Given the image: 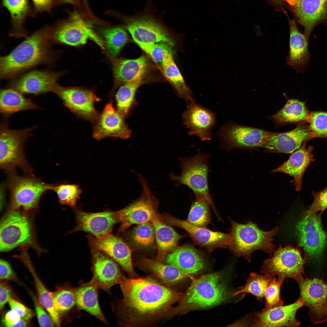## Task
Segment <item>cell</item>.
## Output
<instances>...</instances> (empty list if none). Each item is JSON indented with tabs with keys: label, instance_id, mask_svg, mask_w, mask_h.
Masks as SVG:
<instances>
[{
	"label": "cell",
	"instance_id": "obj_3",
	"mask_svg": "<svg viewBox=\"0 0 327 327\" xmlns=\"http://www.w3.org/2000/svg\"><path fill=\"white\" fill-rule=\"evenodd\" d=\"M191 284L183 294L179 304L172 307L165 318L184 314L192 310L208 308L228 300L232 296L223 273L216 272L198 277L187 275Z\"/></svg>",
	"mask_w": 327,
	"mask_h": 327
},
{
	"label": "cell",
	"instance_id": "obj_10",
	"mask_svg": "<svg viewBox=\"0 0 327 327\" xmlns=\"http://www.w3.org/2000/svg\"><path fill=\"white\" fill-rule=\"evenodd\" d=\"M277 133L239 125L229 121L217 133L221 147L227 151L238 148L260 147L265 139Z\"/></svg>",
	"mask_w": 327,
	"mask_h": 327
},
{
	"label": "cell",
	"instance_id": "obj_39",
	"mask_svg": "<svg viewBox=\"0 0 327 327\" xmlns=\"http://www.w3.org/2000/svg\"><path fill=\"white\" fill-rule=\"evenodd\" d=\"M145 77L122 85L115 95L117 110L124 118L129 114L138 88L146 82Z\"/></svg>",
	"mask_w": 327,
	"mask_h": 327
},
{
	"label": "cell",
	"instance_id": "obj_26",
	"mask_svg": "<svg viewBox=\"0 0 327 327\" xmlns=\"http://www.w3.org/2000/svg\"><path fill=\"white\" fill-rule=\"evenodd\" d=\"M76 211L77 225L72 233L82 231L99 238L111 233L114 225L118 222L116 211L91 213Z\"/></svg>",
	"mask_w": 327,
	"mask_h": 327
},
{
	"label": "cell",
	"instance_id": "obj_47",
	"mask_svg": "<svg viewBox=\"0 0 327 327\" xmlns=\"http://www.w3.org/2000/svg\"><path fill=\"white\" fill-rule=\"evenodd\" d=\"M284 279L280 277H278V279L275 278L269 283L264 295L266 304L262 310H266L284 305V302L280 296V291Z\"/></svg>",
	"mask_w": 327,
	"mask_h": 327
},
{
	"label": "cell",
	"instance_id": "obj_28",
	"mask_svg": "<svg viewBox=\"0 0 327 327\" xmlns=\"http://www.w3.org/2000/svg\"><path fill=\"white\" fill-rule=\"evenodd\" d=\"M314 148L306 147V142L292 153L289 159L272 172H281L289 175L293 178L292 182L297 191L302 189L304 173L311 163L315 160L312 154Z\"/></svg>",
	"mask_w": 327,
	"mask_h": 327
},
{
	"label": "cell",
	"instance_id": "obj_23",
	"mask_svg": "<svg viewBox=\"0 0 327 327\" xmlns=\"http://www.w3.org/2000/svg\"><path fill=\"white\" fill-rule=\"evenodd\" d=\"M312 138L309 127L300 124L292 130L267 137L260 147L271 152L291 154Z\"/></svg>",
	"mask_w": 327,
	"mask_h": 327
},
{
	"label": "cell",
	"instance_id": "obj_40",
	"mask_svg": "<svg viewBox=\"0 0 327 327\" xmlns=\"http://www.w3.org/2000/svg\"><path fill=\"white\" fill-rule=\"evenodd\" d=\"M99 31L104 39L105 48L108 55L117 57L129 39L125 30L117 27L102 28Z\"/></svg>",
	"mask_w": 327,
	"mask_h": 327
},
{
	"label": "cell",
	"instance_id": "obj_8",
	"mask_svg": "<svg viewBox=\"0 0 327 327\" xmlns=\"http://www.w3.org/2000/svg\"><path fill=\"white\" fill-rule=\"evenodd\" d=\"M8 173L7 187L12 209L22 208L27 212L37 208L43 194L49 190L50 184L34 175L20 176L15 172Z\"/></svg>",
	"mask_w": 327,
	"mask_h": 327
},
{
	"label": "cell",
	"instance_id": "obj_12",
	"mask_svg": "<svg viewBox=\"0 0 327 327\" xmlns=\"http://www.w3.org/2000/svg\"><path fill=\"white\" fill-rule=\"evenodd\" d=\"M142 187L140 197L123 209L116 211L121 225L119 232L124 231L133 224H139L150 221L157 206V201L145 179L137 174Z\"/></svg>",
	"mask_w": 327,
	"mask_h": 327
},
{
	"label": "cell",
	"instance_id": "obj_50",
	"mask_svg": "<svg viewBox=\"0 0 327 327\" xmlns=\"http://www.w3.org/2000/svg\"><path fill=\"white\" fill-rule=\"evenodd\" d=\"M38 324L41 327H52L55 325L49 314L39 302L37 296L31 294Z\"/></svg>",
	"mask_w": 327,
	"mask_h": 327
},
{
	"label": "cell",
	"instance_id": "obj_59",
	"mask_svg": "<svg viewBox=\"0 0 327 327\" xmlns=\"http://www.w3.org/2000/svg\"><path fill=\"white\" fill-rule=\"evenodd\" d=\"M274 2H276L278 3H280L284 1V0H272Z\"/></svg>",
	"mask_w": 327,
	"mask_h": 327
},
{
	"label": "cell",
	"instance_id": "obj_45",
	"mask_svg": "<svg viewBox=\"0 0 327 327\" xmlns=\"http://www.w3.org/2000/svg\"><path fill=\"white\" fill-rule=\"evenodd\" d=\"M307 121L312 138L327 139V111L311 112Z\"/></svg>",
	"mask_w": 327,
	"mask_h": 327
},
{
	"label": "cell",
	"instance_id": "obj_22",
	"mask_svg": "<svg viewBox=\"0 0 327 327\" xmlns=\"http://www.w3.org/2000/svg\"><path fill=\"white\" fill-rule=\"evenodd\" d=\"M164 218L168 223L186 231L197 244L209 250L219 247H229L230 245L231 239L230 233L226 234L213 231L205 227L195 226L186 220L179 219L169 215H165Z\"/></svg>",
	"mask_w": 327,
	"mask_h": 327
},
{
	"label": "cell",
	"instance_id": "obj_49",
	"mask_svg": "<svg viewBox=\"0 0 327 327\" xmlns=\"http://www.w3.org/2000/svg\"><path fill=\"white\" fill-rule=\"evenodd\" d=\"M312 194L313 202L309 209L302 213L301 218L309 216L319 211H323L327 208V186L319 192L313 191Z\"/></svg>",
	"mask_w": 327,
	"mask_h": 327
},
{
	"label": "cell",
	"instance_id": "obj_34",
	"mask_svg": "<svg viewBox=\"0 0 327 327\" xmlns=\"http://www.w3.org/2000/svg\"><path fill=\"white\" fill-rule=\"evenodd\" d=\"M163 74L171 84L179 96L187 104L194 102L192 92L187 86L173 60L172 51L165 54L162 64L159 66Z\"/></svg>",
	"mask_w": 327,
	"mask_h": 327
},
{
	"label": "cell",
	"instance_id": "obj_30",
	"mask_svg": "<svg viewBox=\"0 0 327 327\" xmlns=\"http://www.w3.org/2000/svg\"><path fill=\"white\" fill-rule=\"evenodd\" d=\"M164 259L167 264L176 267L187 275L196 274L205 267V262L201 255L189 246L176 248L167 255Z\"/></svg>",
	"mask_w": 327,
	"mask_h": 327
},
{
	"label": "cell",
	"instance_id": "obj_46",
	"mask_svg": "<svg viewBox=\"0 0 327 327\" xmlns=\"http://www.w3.org/2000/svg\"><path fill=\"white\" fill-rule=\"evenodd\" d=\"M132 238L134 243L139 246L150 245L153 243L155 238V230L153 224L148 222L138 224L133 231Z\"/></svg>",
	"mask_w": 327,
	"mask_h": 327
},
{
	"label": "cell",
	"instance_id": "obj_32",
	"mask_svg": "<svg viewBox=\"0 0 327 327\" xmlns=\"http://www.w3.org/2000/svg\"><path fill=\"white\" fill-rule=\"evenodd\" d=\"M156 210L153 213L150 221L153 224L158 249L157 260L162 262L169 252L177 247L183 236L170 226L163 223L156 214Z\"/></svg>",
	"mask_w": 327,
	"mask_h": 327
},
{
	"label": "cell",
	"instance_id": "obj_42",
	"mask_svg": "<svg viewBox=\"0 0 327 327\" xmlns=\"http://www.w3.org/2000/svg\"><path fill=\"white\" fill-rule=\"evenodd\" d=\"M195 199L192 203L187 221L191 225L206 227L210 220L209 205L205 197L195 195Z\"/></svg>",
	"mask_w": 327,
	"mask_h": 327
},
{
	"label": "cell",
	"instance_id": "obj_27",
	"mask_svg": "<svg viewBox=\"0 0 327 327\" xmlns=\"http://www.w3.org/2000/svg\"><path fill=\"white\" fill-rule=\"evenodd\" d=\"M303 306L299 299L285 306L276 307L256 313L251 326L298 327L300 323L296 318L297 311Z\"/></svg>",
	"mask_w": 327,
	"mask_h": 327
},
{
	"label": "cell",
	"instance_id": "obj_51",
	"mask_svg": "<svg viewBox=\"0 0 327 327\" xmlns=\"http://www.w3.org/2000/svg\"><path fill=\"white\" fill-rule=\"evenodd\" d=\"M28 321L21 319L15 311L11 309L5 315L2 320V324L7 327H24L28 325Z\"/></svg>",
	"mask_w": 327,
	"mask_h": 327
},
{
	"label": "cell",
	"instance_id": "obj_31",
	"mask_svg": "<svg viewBox=\"0 0 327 327\" xmlns=\"http://www.w3.org/2000/svg\"><path fill=\"white\" fill-rule=\"evenodd\" d=\"M139 267L159 283L169 286L188 277L176 267L161 262L143 257L138 264Z\"/></svg>",
	"mask_w": 327,
	"mask_h": 327
},
{
	"label": "cell",
	"instance_id": "obj_35",
	"mask_svg": "<svg viewBox=\"0 0 327 327\" xmlns=\"http://www.w3.org/2000/svg\"><path fill=\"white\" fill-rule=\"evenodd\" d=\"M98 289L91 280L82 283L75 289L76 304L79 309L87 311L107 324V322L99 304Z\"/></svg>",
	"mask_w": 327,
	"mask_h": 327
},
{
	"label": "cell",
	"instance_id": "obj_5",
	"mask_svg": "<svg viewBox=\"0 0 327 327\" xmlns=\"http://www.w3.org/2000/svg\"><path fill=\"white\" fill-rule=\"evenodd\" d=\"M36 127L13 130L5 122L1 124L0 166L2 170L8 173L19 168L25 174L33 175L32 167L25 157L24 147L26 140Z\"/></svg>",
	"mask_w": 327,
	"mask_h": 327
},
{
	"label": "cell",
	"instance_id": "obj_44",
	"mask_svg": "<svg viewBox=\"0 0 327 327\" xmlns=\"http://www.w3.org/2000/svg\"><path fill=\"white\" fill-rule=\"evenodd\" d=\"M53 295L54 307L60 315L70 310L76 303L75 288L70 286L58 287Z\"/></svg>",
	"mask_w": 327,
	"mask_h": 327
},
{
	"label": "cell",
	"instance_id": "obj_9",
	"mask_svg": "<svg viewBox=\"0 0 327 327\" xmlns=\"http://www.w3.org/2000/svg\"><path fill=\"white\" fill-rule=\"evenodd\" d=\"M305 262L297 248L291 245L280 246L273 251L271 257L264 261L260 271L264 274L295 279L304 273Z\"/></svg>",
	"mask_w": 327,
	"mask_h": 327
},
{
	"label": "cell",
	"instance_id": "obj_2",
	"mask_svg": "<svg viewBox=\"0 0 327 327\" xmlns=\"http://www.w3.org/2000/svg\"><path fill=\"white\" fill-rule=\"evenodd\" d=\"M50 27L34 32L8 55L0 58V78L12 79L37 66L54 64L58 51L54 50L50 38Z\"/></svg>",
	"mask_w": 327,
	"mask_h": 327
},
{
	"label": "cell",
	"instance_id": "obj_14",
	"mask_svg": "<svg viewBox=\"0 0 327 327\" xmlns=\"http://www.w3.org/2000/svg\"><path fill=\"white\" fill-rule=\"evenodd\" d=\"M126 28L140 47L155 43L165 42L174 46V41L167 30L153 18L148 16L124 17Z\"/></svg>",
	"mask_w": 327,
	"mask_h": 327
},
{
	"label": "cell",
	"instance_id": "obj_25",
	"mask_svg": "<svg viewBox=\"0 0 327 327\" xmlns=\"http://www.w3.org/2000/svg\"><path fill=\"white\" fill-rule=\"evenodd\" d=\"M182 120L189 129V135L197 136L201 141L211 139L212 129L216 123L215 115L212 112L194 102L187 105Z\"/></svg>",
	"mask_w": 327,
	"mask_h": 327
},
{
	"label": "cell",
	"instance_id": "obj_17",
	"mask_svg": "<svg viewBox=\"0 0 327 327\" xmlns=\"http://www.w3.org/2000/svg\"><path fill=\"white\" fill-rule=\"evenodd\" d=\"M301 218L296 226L299 245L310 257H317L324 250L327 239L320 216L314 213Z\"/></svg>",
	"mask_w": 327,
	"mask_h": 327
},
{
	"label": "cell",
	"instance_id": "obj_52",
	"mask_svg": "<svg viewBox=\"0 0 327 327\" xmlns=\"http://www.w3.org/2000/svg\"><path fill=\"white\" fill-rule=\"evenodd\" d=\"M8 303L11 309L16 312L21 319L28 322L35 315L33 311L14 298L11 299Z\"/></svg>",
	"mask_w": 327,
	"mask_h": 327
},
{
	"label": "cell",
	"instance_id": "obj_43",
	"mask_svg": "<svg viewBox=\"0 0 327 327\" xmlns=\"http://www.w3.org/2000/svg\"><path fill=\"white\" fill-rule=\"evenodd\" d=\"M49 190L53 191L56 194L61 204L71 207L75 206L78 200L82 193L80 187L74 184H50Z\"/></svg>",
	"mask_w": 327,
	"mask_h": 327
},
{
	"label": "cell",
	"instance_id": "obj_16",
	"mask_svg": "<svg viewBox=\"0 0 327 327\" xmlns=\"http://www.w3.org/2000/svg\"><path fill=\"white\" fill-rule=\"evenodd\" d=\"M64 72L48 70H34L19 75L9 84L12 88L23 94L38 95L54 93L59 84L58 81Z\"/></svg>",
	"mask_w": 327,
	"mask_h": 327
},
{
	"label": "cell",
	"instance_id": "obj_15",
	"mask_svg": "<svg viewBox=\"0 0 327 327\" xmlns=\"http://www.w3.org/2000/svg\"><path fill=\"white\" fill-rule=\"evenodd\" d=\"M54 93L65 106L80 117L94 122L100 115L95 107L94 103L101 100L92 89L64 87L58 85Z\"/></svg>",
	"mask_w": 327,
	"mask_h": 327
},
{
	"label": "cell",
	"instance_id": "obj_37",
	"mask_svg": "<svg viewBox=\"0 0 327 327\" xmlns=\"http://www.w3.org/2000/svg\"><path fill=\"white\" fill-rule=\"evenodd\" d=\"M311 112L305 102L290 99L281 110L269 118L276 125L280 126L307 121Z\"/></svg>",
	"mask_w": 327,
	"mask_h": 327
},
{
	"label": "cell",
	"instance_id": "obj_4",
	"mask_svg": "<svg viewBox=\"0 0 327 327\" xmlns=\"http://www.w3.org/2000/svg\"><path fill=\"white\" fill-rule=\"evenodd\" d=\"M231 223V239L229 247L236 255L250 262L252 254L256 250L271 255L275 246L273 237L278 232V227L264 231L251 221L244 224L233 220Z\"/></svg>",
	"mask_w": 327,
	"mask_h": 327
},
{
	"label": "cell",
	"instance_id": "obj_13",
	"mask_svg": "<svg viewBox=\"0 0 327 327\" xmlns=\"http://www.w3.org/2000/svg\"><path fill=\"white\" fill-rule=\"evenodd\" d=\"M8 213L2 219L0 226V250L9 251L30 242L31 225L27 216L16 210Z\"/></svg>",
	"mask_w": 327,
	"mask_h": 327
},
{
	"label": "cell",
	"instance_id": "obj_20",
	"mask_svg": "<svg viewBox=\"0 0 327 327\" xmlns=\"http://www.w3.org/2000/svg\"><path fill=\"white\" fill-rule=\"evenodd\" d=\"M89 238L93 247L112 258L130 277H137L132 263L131 250L120 238L110 233L99 238L91 236Z\"/></svg>",
	"mask_w": 327,
	"mask_h": 327
},
{
	"label": "cell",
	"instance_id": "obj_6",
	"mask_svg": "<svg viewBox=\"0 0 327 327\" xmlns=\"http://www.w3.org/2000/svg\"><path fill=\"white\" fill-rule=\"evenodd\" d=\"M68 14L67 18L50 27V38L52 44L78 47L91 40L105 51L104 42L94 31L92 22L76 10L69 12Z\"/></svg>",
	"mask_w": 327,
	"mask_h": 327
},
{
	"label": "cell",
	"instance_id": "obj_55",
	"mask_svg": "<svg viewBox=\"0 0 327 327\" xmlns=\"http://www.w3.org/2000/svg\"><path fill=\"white\" fill-rule=\"evenodd\" d=\"M0 279L19 281L9 263L2 259L0 260Z\"/></svg>",
	"mask_w": 327,
	"mask_h": 327
},
{
	"label": "cell",
	"instance_id": "obj_57",
	"mask_svg": "<svg viewBox=\"0 0 327 327\" xmlns=\"http://www.w3.org/2000/svg\"><path fill=\"white\" fill-rule=\"evenodd\" d=\"M0 207H2L5 199V187L4 184H2L0 186Z\"/></svg>",
	"mask_w": 327,
	"mask_h": 327
},
{
	"label": "cell",
	"instance_id": "obj_56",
	"mask_svg": "<svg viewBox=\"0 0 327 327\" xmlns=\"http://www.w3.org/2000/svg\"><path fill=\"white\" fill-rule=\"evenodd\" d=\"M56 5L69 4L74 5L80 9L83 16L87 18V14L84 6L82 0H55Z\"/></svg>",
	"mask_w": 327,
	"mask_h": 327
},
{
	"label": "cell",
	"instance_id": "obj_11",
	"mask_svg": "<svg viewBox=\"0 0 327 327\" xmlns=\"http://www.w3.org/2000/svg\"><path fill=\"white\" fill-rule=\"evenodd\" d=\"M300 290L299 299L303 306L309 309V315L315 324L327 320V284L321 279L304 278L302 275L295 279Z\"/></svg>",
	"mask_w": 327,
	"mask_h": 327
},
{
	"label": "cell",
	"instance_id": "obj_33",
	"mask_svg": "<svg viewBox=\"0 0 327 327\" xmlns=\"http://www.w3.org/2000/svg\"><path fill=\"white\" fill-rule=\"evenodd\" d=\"M0 92V111L5 118L17 112L41 108L31 99L12 88L1 89Z\"/></svg>",
	"mask_w": 327,
	"mask_h": 327
},
{
	"label": "cell",
	"instance_id": "obj_7",
	"mask_svg": "<svg viewBox=\"0 0 327 327\" xmlns=\"http://www.w3.org/2000/svg\"><path fill=\"white\" fill-rule=\"evenodd\" d=\"M209 156L208 154L198 152L189 157L180 158L181 174L177 176L170 173L169 177L171 180L175 182L176 186L186 185L195 195H199L205 197L216 212L209 188Z\"/></svg>",
	"mask_w": 327,
	"mask_h": 327
},
{
	"label": "cell",
	"instance_id": "obj_53",
	"mask_svg": "<svg viewBox=\"0 0 327 327\" xmlns=\"http://www.w3.org/2000/svg\"><path fill=\"white\" fill-rule=\"evenodd\" d=\"M12 289L4 280H1L0 283V310L1 311L5 304L13 298Z\"/></svg>",
	"mask_w": 327,
	"mask_h": 327
},
{
	"label": "cell",
	"instance_id": "obj_1",
	"mask_svg": "<svg viewBox=\"0 0 327 327\" xmlns=\"http://www.w3.org/2000/svg\"><path fill=\"white\" fill-rule=\"evenodd\" d=\"M119 284L123 298L112 306L119 325L124 326H145L165 318L183 295L150 277L123 276Z\"/></svg>",
	"mask_w": 327,
	"mask_h": 327
},
{
	"label": "cell",
	"instance_id": "obj_21",
	"mask_svg": "<svg viewBox=\"0 0 327 327\" xmlns=\"http://www.w3.org/2000/svg\"><path fill=\"white\" fill-rule=\"evenodd\" d=\"M124 118L116 110L111 101L105 106L94 123L93 135L97 140L107 137L126 139L131 131L124 120Z\"/></svg>",
	"mask_w": 327,
	"mask_h": 327
},
{
	"label": "cell",
	"instance_id": "obj_38",
	"mask_svg": "<svg viewBox=\"0 0 327 327\" xmlns=\"http://www.w3.org/2000/svg\"><path fill=\"white\" fill-rule=\"evenodd\" d=\"M20 257L32 276L37 292V297L39 302L49 314L55 325L60 326V315L54 307L53 292L49 291L41 281L27 255L22 254Z\"/></svg>",
	"mask_w": 327,
	"mask_h": 327
},
{
	"label": "cell",
	"instance_id": "obj_24",
	"mask_svg": "<svg viewBox=\"0 0 327 327\" xmlns=\"http://www.w3.org/2000/svg\"><path fill=\"white\" fill-rule=\"evenodd\" d=\"M108 57L112 65L114 88L145 77L150 70L149 61L144 55L131 59Z\"/></svg>",
	"mask_w": 327,
	"mask_h": 327
},
{
	"label": "cell",
	"instance_id": "obj_41",
	"mask_svg": "<svg viewBox=\"0 0 327 327\" xmlns=\"http://www.w3.org/2000/svg\"><path fill=\"white\" fill-rule=\"evenodd\" d=\"M275 276L272 275H261L251 272L244 287L234 293L233 296L241 293H251L259 302H262L268 285L275 278Z\"/></svg>",
	"mask_w": 327,
	"mask_h": 327
},
{
	"label": "cell",
	"instance_id": "obj_54",
	"mask_svg": "<svg viewBox=\"0 0 327 327\" xmlns=\"http://www.w3.org/2000/svg\"><path fill=\"white\" fill-rule=\"evenodd\" d=\"M34 9L32 16L39 12H51L52 9L56 5L55 0H32Z\"/></svg>",
	"mask_w": 327,
	"mask_h": 327
},
{
	"label": "cell",
	"instance_id": "obj_29",
	"mask_svg": "<svg viewBox=\"0 0 327 327\" xmlns=\"http://www.w3.org/2000/svg\"><path fill=\"white\" fill-rule=\"evenodd\" d=\"M289 50L286 58L287 64L297 73H303L310 59L309 41L299 31L294 20L289 19Z\"/></svg>",
	"mask_w": 327,
	"mask_h": 327
},
{
	"label": "cell",
	"instance_id": "obj_19",
	"mask_svg": "<svg viewBox=\"0 0 327 327\" xmlns=\"http://www.w3.org/2000/svg\"><path fill=\"white\" fill-rule=\"evenodd\" d=\"M92 253L91 280L98 289L109 292L112 286L120 284L124 275L116 262L106 253L94 248Z\"/></svg>",
	"mask_w": 327,
	"mask_h": 327
},
{
	"label": "cell",
	"instance_id": "obj_48",
	"mask_svg": "<svg viewBox=\"0 0 327 327\" xmlns=\"http://www.w3.org/2000/svg\"><path fill=\"white\" fill-rule=\"evenodd\" d=\"M170 46L166 43L161 42L144 45L140 47L159 66L167 53L172 51Z\"/></svg>",
	"mask_w": 327,
	"mask_h": 327
},
{
	"label": "cell",
	"instance_id": "obj_18",
	"mask_svg": "<svg viewBox=\"0 0 327 327\" xmlns=\"http://www.w3.org/2000/svg\"><path fill=\"white\" fill-rule=\"evenodd\" d=\"M303 27L309 41L310 34L317 25H327V0H284Z\"/></svg>",
	"mask_w": 327,
	"mask_h": 327
},
{
	"label": "cell",
	"instance_id": "obj_58",
	"mask_svg": "<svg viewBox=\"0 0 327 327\" xmlns=\"http://www.w3.org/2000/svg\"><path fill=\"white\" fill-rule=\"evenodd\" d=\"M83 5L84 7L87 9H89V7L88 4V2L87 0H82Z\"/></svg>",
	"mask_w": 327,
	"mask_h": 327
},
{
	"label": "cell",
	"instance_id": "obj_36",
	"mask_svg": "<svg viewBox=\"0 0 327 327\" xmlns=\"http://www.w3.org/2000/svg\"><path fill=\"white\" fill-rule=\"evenodd\" d=\"M3 6L8 11L11 16L12 28L10 36L27 37V31L24 27L25 20L29 15L32 16L29 0H2Z\"/></svg>",
	"mask_w": 327,
	"mask_h": 327
}]
</instances>
